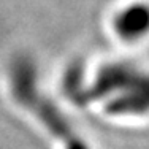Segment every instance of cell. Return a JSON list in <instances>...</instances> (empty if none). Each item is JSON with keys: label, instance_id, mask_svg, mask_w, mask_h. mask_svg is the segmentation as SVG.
<instances>
[{"label": "cell", "instance_id": "6da1fadb", "mask_svg": "<svg viewBox=\"0 0 149 149\" xmlns=\"http://www.w3.org/2000/svg\"><path fill=\"white\" fill-rule=\"evenodd\" d=\"M89 78L87 91L74 100L86 98L87 108L111 124L149 122V72L129 62H105Z\"/></svg>", "mask_w": 149, "mask_h": 149}, {"label": "cell", "instance_id": "7a4b0ae2", "mask_svg": "<svg viewBox=\"0 0 149 149\" xmlns=\"http://www.w3.org/2000/svg\"><path fill=\"white\" fill-rule=\"evenodd\" d=\"M106 32L124 49L149 43V0H119L106 15Z\"/></svg>", "mask_w": 149, "mask_h": 149}]
</instances>
